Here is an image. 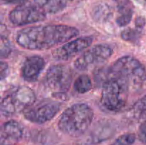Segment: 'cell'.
I'll return each instance as SVG.
<instances>
[{"label":"cell","mask_w":146,"mask_h":145,"mask_svg":"<svg viewBox=\"0 0 146 145\" xmlns=\"http://www.w3.org/2000/svg\"><path fill=\"white\" fill-rule=\"evenodd\" d=\"M92 42L93 38L90 36L76 38L56 48L52 52V56L56 61H68L86 49Z\"/></svg>","instance_id":"10"},{"label":"cell","mask_w":146,"mask_h":145,"mask_svg":"<svg viewBox=\"0 0 146 145\" xmlns=\"http://www.w3.org/2000/svg\"><path fill=\"white\" fill-rule=\"evenodd\" d=\"M101 103L104 107L111 112L121 110L126 104L130 84L122 78L118 76H108L102 85Z\"/></svg>","instance_id":"3"},{"label":"cell","mask_w":146,"mask_h":145,"mask_svg":"<svg viewBox=\"0 0 146 145\" xmlns=\"http://www.w3.org/2000/svg\"><path fill=\"white\" fill-rule=\"evenodd\" d=\"M131 113L136 119H141L146 117V95L134 104L131 109Z\"/></svg>","instance_id":"16"},{"label":"cell","mask_w":146,"mask_h":145,"mask_svg":"<svg viewBox=\"0 0 146 145\" xmlns=\"http://www.w3.org/2000/svg\"><path fill=\"white\" fill-rule=\"evenodd\" d=\"M11 51V47L9 42L7 38L1 37V58H6L10 54Z\"/></svg>","instance_id":"19"},{"label":"cell","mask_w":146,"mask_h":145,"mask_svg":"<svg viewBox=\"0 0 146 145\" xmlns=\"http://www.w3.org/2000/svg\"><path fill=\"white\" fill-rule=\"evenodd\" d=\"M94 119V112L88 105L78 103L71 105L62 113L58 122L60 130L74 137L82 135Z\"/></svg>","instance_id":"2"},{"label":"cell","mask_w":146,"mask_h":145,"mask_svg":"<svg viewBox=\"0 0 146 145\" xmlns=\"http://www.w3.org/2000/svg\"><path fill=\"white\" fill-rule=\"evenodd\" d=\"M0 72H1V79L4 80L7 78L9 74V66L7 63L4 62H1L0 65Z\"/></svg>","instance_id":"21"},{"label":"cell","mask_w":146,"mask_h":145,"mask_svg":"<svg viewBox=\"0 0 146 145\" xmlns=\"http://www.w3.org/2000/svg\"><path fill=\"white\" fill-rule=\"evenodd\" d=\"M70 1H71V0H70Z\"/></svg>","instance_id":"24"},{"label":"cell","mask_w":146,"mask_h":145,"mask_svg":"<svg viewBox=\"0 0 146 145\" xmlns=\"http://www.w3.org/2000/svg\"><path fill=\"white\" fill-rule=\"evenodd\" d=\"M34 91L27 86H19L11 89L2 98L1 112L4 117H10L26 110L35 102Z\"/></svg>","instance_id":"5"},{"label":"cell","mask_w":146,"mask_h":145,"mask_svg":"<svg viewBox=\"0 0 146 145\" xmlns=\"http://www.w3.org/2000/svg\"><path fill=\"white\" fill-rule=\"evenodd\" d=\"M145 24V20L143 17L139 16L135 20V26L138 29H142Z\"/></svg>","instance_id":"22"},{"label":"cell","mask_w":146,"mask_h":145,"mask_svg":"<svg viewBox=\"0 0 146 145\" xmlns=\"http://www.w3.org/2000/svg\"><path fill=\"white\" fill-rule=\"evenodd\" d=\"M136 137L134 134H125L119 136L112 145H132Z\"/></svg>","instance_id":"17"},{"label":"cell","mask_w":146,"mask_h":145,"mask_svg":"<svg viewBox=\"0 0 146 145\" xmlns=\"http://www.w3.org/2000/svg\"><path fill=\"white\" fill-rule=\"evenodd\" d=\"M78 33L75 27L63 24L36 26L20 30L16 41L26 49L41 51L64 44L77 36Z\"/></svg>","instance_id":"1"},{"label":"cell","mask_w":146,"mask_h":145,"mask_svg":"<svg viewBox=\"0 0 146 145\" xmlns=\"http://www.w3.org/2000/svg\"><path fill=\"white\" fill-rule=\"evenodd\" d=\"M133 14V5L129 0H122L118 5L116 24L119 26H125L131 22Z\"/></svg>","instance_id":"13"},{"label":"cell","mask_w":146,"mask_h":145,"mask_svg":"<svg viewBox=\"0 0 146 145\" xmlns=\"http://www.w3.org/2000/svg\"><path fill=\"white\" fill-rule=\"evenodd\" d=\"M24 134V129L19 122L15 120H9L1 127V145H9L13 142L21 140Z\"/></svg>","instance_id":"12"},{"label":"cell","mask_w":146,"mask_h":145,"mask_svg":"<svg viewBox=\"0 0 146 145\" xmlns=\"http://www.w3.org/2000/svg\"><path fill=\"white\" fill-rule=\"evenodd\" d=\"M138 138L142 143L146 144V121L143 122L138 130Z\"/></svg>","instance_id":"20"},{"label":"cell","mask_w":146,"mask_h":145,"mask_svg":"<svg viewBox=\"0 0 146 145\" xmlns=\"http://www.w3.org/2000/svg\"><path fill=\"white\" fill-rule=\"evenodd\" d=\"M106 79L108 76H118L125 79L131 88H138L146 80L144 65L134 57L126 55L117 60L111 66L106 69ZM106 82V81H105Z\"/></svg>","instance_id":"4"},{"label":"cell","mask_w":146,"mask_h":145,"mask_svg":"<svg viewBox=\"0 0 146 145\" xmlns=\"http://www.w3.org/2000/svg\"><path fill=\"white\" fill-rule=\"evenodd\" d=\"M9 18L14 25L21 26L44 21L46 12L37 5L24 4L13 9L9 13Z\"/></svg>","instance_id":"8"},{"label":"cell","mask_w":146,"mask_h":145,"mask_svg":"<svg viewBox=\"0 0 146 145\" xmlns=\"http://www.w3.org/2000/svg\"><path fill=\"white\" fill-rule=\"evenodd\" d=\"M140 34V31L138 28L136 29H133V28H128L126 30H124L121 34V37L125 41H136L138 38V35Z\"/></svg>","instance_id":"18"},{"label":"cell","mask_w":146,"mask_h":145,"mask_svg":"<svg viewBox=\"0 0 146 145\" xmlns=\"http://www.w3.org/2000/svg\"><path fill=\"white\" fill-rule=\"evenodd\" d=\"M59 109L60 105L57 102L42 101L24 110V117L33 123L44 124L53 119Z\"/></svg>","instance_id":"9"},{"label":"cell","mask_w":146,"mask_h":145,"mask_svg":"<svg viewBox=\"0 0 146 145\" xmlns=\"http://www.w3.org/2000/svg\"><path fill=\"white\" fill-rule=\"evenodd\" d=\"M113 54V49L108 45H96L83 53L74 63L78 71H86L104 63Z\"/></svg>","instance_id":"7"},{"label":"cell","mask_w":146,"mask_h":145,"mask_svg":"<svg viewBox=\"0 0 146 145\" xmlns=\"http://www.w3.org/2000/svg\"><path fill=\"white\" fill-rule=\"evenodd\" d=\"M145 1H146V0H145Z\"/></svg>","instance_id":"25"},{"label":"cell","mask_w":146,"mask_h":145,"mask_svg":"<svg viewBox=\"0 0 146 145\" xmlns=\"http://www.w3.org/2000/svg\"><path fill=\"white\" fill-rule=\"evenodd\" d=\"M72 72L69 67L63 65L51 66L45 76L46 87L54 94H65L71 86Z\"/></svg>","instance_id":"6"},{"label":"cell","mask_w":146,"mask_h":145,"mask_svg":"<svg viewBox=\"0 0 146 145\" xmlns=\"http://www.w3.org/2000/svg\"><path fill=\"white\" fill-rule=\"evenodd\" d=\"M74 88L78 93L84 94L88 92L92 88L91 80L87 75H81L76 79Z\"/></svg>","instance_id":"15"},{"label":"cell","mask_w":146,"mask_h":145,"mask_svg":"<svg viewBox=\"0 0 146 145\" xmlns=\"http://www.w3.org/2000/svg\"><path fill=\"white\" fill-rule=\"evenodd\" d=\"M28 1V0H1V2L4 4H26Z\"/></svg>","instance_id":"23"},{"label":"cell","mask_w":146,"mask_h":145,"mask_svg":"<svg viewBox=\"0 0 146 145\" xmlns=\"http://www.w3.org/2000/svg\"><path fill=\"white\" fill-rule=\"evenodd\" d=\"M36 4L46 13L56 14L66 6V0H34Z\"/></svg>","instance_id":"14"},{"label":"cell","mask_w":146,"mask_h":145,"mask_svg":"<svg viewBox=\"0 0 146 145\" xmlns=\"http://www.w3.org/2000/svg\"><path fill=\"white\" fill-rule=\"evenodd\" d=\"M45 66V61L41 57L32 55L28 57L23 64L21 75L27 82H32L38 79Z\"/></svg>","instance_id":"11"}]
</instances>
